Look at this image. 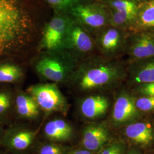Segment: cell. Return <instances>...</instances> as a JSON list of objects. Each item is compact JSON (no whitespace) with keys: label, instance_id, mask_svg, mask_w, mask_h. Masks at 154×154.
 Wrapping results in <instances>:
<instances>
[{"label":"cell","instance_id":"11","mask_svg":"<svg viewBox=\"0 0 154 154\" xmlns=\"http://www.w3.org/2000/svg\"><path fill=\"white\" fill-rule=\"evenodd\" d=\"M110 140V131L105 124L91 123L83 129L80 147L97 153Z\"/></svg>","mask_w":154,"mask_h":154},{"label":"cell","instance_id":"21","mask_svg":"<svg viewBox=\"0 0 154 154\" xmlns=\"http://www.w3.org/2000/svg\"><path fill=\"white\" fill-rule=\"evenodd\" d=\"M72 149L66 144L45 140L38 142L33 152L34 154H69Z\"/></svg>","mask_w":154,"mask_h":154},{"label":"cell","instance_id":"25","mask_svg":"<svg viewBox=\"0 0 154 154\" xmlns=\"http://www.w3.org/2000/svg\"><path fill=\"white\" fill-rule=\"evenodd\" d=\"M134 90L141 97H154V82L137 85Z\"/></svg>","mask_w":154,"mask_h":154},{"label":"cell","instance_id":"10","mask_svg":"<svg viewBox=\"0 0 154 154\" xmlns=\"http://www.w3.org/2000/svg\"><path fill=\"white\" fill-rule=\"evenodd\" d=\"M95 46V40L91 34L72 19L66 35L65 49L72 50L75 57L86 56L93 52Z\"/></svg>","mask_w":154,"mask_h":154},{"label":"cell","instance_id":"13","mask_svg":"<svg viewBox=\"0 0 154 154\" xmlns=\"http://www.w3.org/2000/svg\"><path fill=\"white\" fill-rule=\"evenodd\" d=\"M139 111L135 105V98L128 93H121L114 105L112 120L116 126L126 124L138 119Z\"/></svg>","mask_w":154,"mask_h":154},{"label":"cell","instance_id":"26","mask_svg":"<svg viewBox=\"0 0 154 154\" xmlns=\"http://www.w3.org/2000/svg\"><path fill=\"white\" fill-rule=\"evenodd\" d=\"M81 0H62V4L60 6V9H66L71 8L72 6L79 4V2Z\"/></svg>","mask_w":154,"mask_h":154},{"label":"cell","instance_id":"2","mask_svg":"<svg viewBox=\"0 0 154 154\" xmlns=\"http://www.w3.org/2000/svg\"><path fill=\"white\" fill-rule=\"evenodd\" d=\"M126 66L118 58L94 57L81 63L69 82L81 92L114 86L126 78Z\"/></svg>","mask_w":154,"mask_h":154},{"label":"cell","instance_id":"29","mask_svg":"<svg viewBox=\"0 0 154 154\" xmlns=\"http://www.w3.org/2000/svg\"><path fill=\"white\" fill-rule=\"evenodd\" d=\"M5 126L4 125H3L2 123H0V143H1V139L3 137L4 133L5 131Z\"/></svg>","mask_w":154,"mask_h":154},{"label":"cell","instance_id":"16","mask_svg":"<svg viewBox=\"0 0 154 154\" xmlns=\"http://www.w3.org/2000/svg\"><path fill=\"white\" fill-rule=\"evenodd\" d=\"M110 106L109 99L102 95H94L83 99L79 105L80 115L85 119L95 120L106 114Z\"/></svg>","mask_w":154,"mask_h":154},{"label":"cell","instance_id":"5","mask_svg":"<svg viewBox=\"0 0 154 154\" xmlns=\"http://www.w3.org/2000/svg\"><path fill=\"white\" fill-rule=\"evenodd\" d=\"M26 92L32 96L45 116L55 113L67 115L69 109L67 100L54 83L32 85Z\"/></svg>","mask_w":154,"mask_h":154},{"label":"cell","instance_id":"24","mask_svg":"<svg viewBox=\"0 0 154 154\" xmlns=\"http://www.w3.org/2000/svg\"><path fill=\"white\" fill-rule=\"evenodd\" d=\"M135 102L139 111L148 112L154 110V97H140L135 98Z\"/></svg>","mask_w":154,"mask_h":154},{"label":"cell","instance_id":"6","mask_svg":"<svg viewBox=\"0 0 154 154\" xmlns=\"http://www.w3.org/2000/svg\"><path fill=\"white\" fill-rule=\"evenodd\" d=\"M70 8V13L75 22L88 33L97 35L110 25V13L98 4H78Z\"/></svg>","mask_w":154,"mask_h":154},{"label":"cell","instance_id":"28","mask_svg":"<svg viewBox=\"0 0 154 154\" xmlns=\"http://www.w3.org/2000/svg\"><path fill=\"white\" fill-rule=\"evenodd\" d=\"M50 4L54 6H58V8L61 5L62 0H48Z\"/></svg>","mask_w":154,"mask_h":154},{"label":"cell","instance_id":"8","mask_svg":"<svg viewBox=\"0 0 154 154\" xmlns=\"http://www.w3.org/2000/svg\"><path fill=\"white\" fill-rule=\"evenodd\" d=\"M72 21L65 16L53 17L45 28L41 48L47 51L65 49L66 35Z\"/></svg>","mask_w":154,"mask_h":154},{"label":"cell","instance_id":"30","mask_svg":"<svg viewBox=\"0 0 154 154\" xmlns=\"http://www.w3.org/2000/svg\"><path fill=\"white\" fill-rule=\"evenodd\" d=\"M127 154H140L138 151H135V150H132V151H130Z\"/></svg>","mask_w":154,"mask_h":154},{"label":"cell","instance_id":"15","mask_svg":"<svg viewBox=\"0 0 154 154\" xmlns=\"http://www.w3.org/2000/svg\"><path fill=\"white\" fill-rule=\"evenodd\" d=\"M126 70V79L135 86L154 82V57L130 62Z\"/></svg>","mask_w":154,"mask_h":154},{"label":"cell","instance_id":"19","mask_svg":"<svg viewBox=\"0 0 154 154\" xmlns=\"http://www.w3.org/2000/svg\"><path fill=\"white\" fill-rule=\"evenodd\" d=\"M154 29V0L139 5L138 13L132 26V32H149Z\"/></svg>","mask_w":154,"mask_h":154},{"label":"cell","instance_id":"9","mask_svg":"<svg viewBox=\"0 0 154 154\" xmlns=\"http://www.w3.org/2000/svg\"><path fill=\"white\" fill-rule=\"evenodd\" d=\"M128 63L154 57V37L149 32H132L127 34L124 53Z\"/></svg>","mask_w":154,"mask_h":154},{"label":"cell","instance_id":"18","mask_svg":"<svg viewBox=\"0 0 154 154\" xmlns=\"http://www.w3.org/2000/svg\"><path fill=\"white\" fill-rule=\"evenodd\" d=\"M15 93L5 84H0V123L5 126L14 122Z\"/></svg>","mask_w":154,"mask_h":154},{"label":"cell","instance_id":"20","mask_svg":"<svg viewBox=\"0 0 154 154\" xmlns=\"http://www.w3.org/2000/svg\"><path fill=\"white\" fill-rule=\"evenodd\" d=\"M15 60H7L0 62V84H15L22 80L23 70Z\"/></svg>","mask_w":154,"mask_h":154},{"label":"cell","instance_id":"3","mask_svg":"<svg viewBox=\"0 0 154 154\" xmlns=\"http://www.w3.org/2000/svg\"><path fill=\"white\" fill-rule=\"evenodd\" d=\"M70 53L66 49L48 51L36 63V71L55 84L70 81L77 66V57Z\"/></svg>","mask_w":154,"mask_h":154},{"label":"cell","instance_id":"17","mask_svg":"<svg viewBox=\"0 0 154 154\" xmlns=\"http://www.w3.org/2000/svg\"><path fill=\"white\" fill-rule=\"evenodd\" d=\"M125 134L134 143L147 146L152 142L154 131L150 125L143 122L131 123L127 126Z\"/></svg>","mask_w":154,"mask_h":154},{"label":"cell","instance_id":"23","mask_svg":"<svg viewBox=\"0 0 154 154\" xmlns=\"http://www.w3.org/2000/svg\"><path fill=\"white\" fill-rule=\"evenodd\" d=\"M125 146L121 142H110L98 151L97 154H123Z\"/></svg>","mask_w":154,"mask_h":154},{"label":"cell","instance_id":"22","mask_svg":"<svg viewBox=\"0 0 154 154\" xmlns=\"http://www.w3.org/2000/svg\"><path fill=\"white\" fill-rule=\"evenodd\" d=\"M110 9L136 18L139 5L136 0H108Z\"/></svg>","mask_w":154,"mask_h":154},{"label":"cell","instance_id":"32","mask_svg":"<svg viewBox=\"0 0 154 154\" xmlns=\"http://www.w3.org/2000/svg\"><path fill=\"white\" fill-rule=\"evenodd\" d=\"M149 34L154 37V31H152V32H149Z\"/></svg>","mask_w":154,"mask_h":154},{"label":"cell","instance_id":"12","mask_svg":"<svg viewBox=\"0 0 154 154\" xmlns=\"http://www.w3.org/2000/svg\"><path fill=\"white\" fill-rule=\"evenodd\" d=\"M42 134L45 140L66 144L72 141L75 131L70 122L63 118H54L42 127Z\"/></svg>","mask_w":154,"mask_h":154},{"label":"cell","instance_id":"4","mask_svg":"<svg viewBox=\"0 0 154 154\" xmlns=\"http://www.w3.org/2000/svg\"><path fill=\"white\" fill-rule=\"evenodd\" d=\"M39 132V128L13 122L5 127L0 149L10 154H30L38 142Z\"/></svg>","mask_w":154,"mask_h":154},{"label":"cell","instance_id":"31","mask_svg":"<svg viewBox=\"0 0 154 154\" xmlns=\"http://www.w3.org/2000/svg\"><path fill=\"white\" fill-rule=\"evenodd\" d=\"M0 154H10L8 152H6L5 151H4L3 149H0Z\"/></svg>","mask_w":154,"mask_h":154},{"label":"cell","instance_id":"14","mask_svg":"<svg viewBox=\"0 0 154 154\" xmlns=\"http://www.w3.org/2000/svg\"><path fill=\"white\" fill-rule=\"evenodd\" d=\"M42 112L35 100L26 91L15 93L14 103V120L34 122L38 120Z\"/></svg>","mask_w":154,"mask_h":154},{"label":"cell","instance_id":"7","mask_svg":"<svg viewBox=\"0 0 154 154\" xmlns=\"http://www.w3.org/2000/svg\"><path fill=\"white\" fill-rule=\"evenodd\" d=\"M126 30L109 25L97 35L95 40L103 56L117 58L124 53L127 33Z\"/></svg>","mask_w":154,"mask_h":154},{"label":"cell","instance_id":"27","mask_svg":"<svg viewBox=\"0 0 154 154\" xmlns=\"http://www.w3.org/2000/svg\"><path fill=\"white\" fill-rule=\"evenodd\" d=\"M93 152H91L86 149H83L81 147H76V148H72L71 149L70 151L69 152V154H95Z\"/></svg>","mask_w":154,"mask_h":154},{"label":"cell","instance_id":"1","mask_svg":"<svg viewBox=\"0 0 154 154\" xmlns=\"http://www.w3.org/2000/svg\"><path fill=\"white\" fill-rule=\"evenodd\" d=\"M35 30L34 22L19 0H0V62L19 57Z\"/></svg>","mask_w":154,"mask_h":154}]
</instances>
